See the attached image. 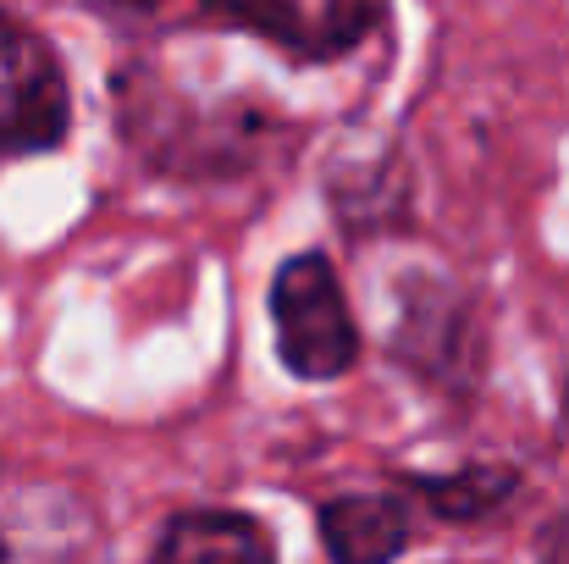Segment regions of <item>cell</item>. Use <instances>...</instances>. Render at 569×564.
<instances>
[{"label": "cell", "instance_id": "5", "mask_svg": "<svg viewBox=\"0 0 569 564\" xmlns=\"http://www.w3.org/2000/svg\"><path fill=\"white\" fill-rule=\"evenodd\" d=\"M321 543L332 564H392L409 548V509L387 493H349L321 509Z\"/></svg>", "mask_w": 569, "mask_h": 564}, {"label": "cell", "instance_id": "3", "mask_svg": "<svg viewBox=\"0 0 569 564\" xmlns=\"http://www.w3.org/2000/svg\"><path fill=\"white\" fill-rule=\"evenodd\" d=\"M299 61H332L381 22L387 0H204Z\"/></svg>", "mask_w": 569, "mask_h": 564}, {"label": "cell", "instance_id": "8", "mask_svg": "<svg viewBox=\"0 0 569 564\" xmlns=\"http://www.w3.org/2000/svg\"><path fill=\"white\" fill-rule=\"evenodd\" d=\"M565 415H569V398H565Z\"/></svg>", "mask_w": 569, "mask_h": 564}, {"label": "cell", "instance_id": "7", "mask_svg": "<svg viewBox=\"0 0 569 564\" xmlns=\"http://www.w3.org/2000/svg\"><path fill=\"white\" fill-rule=\"evenodd\" d=\"M128 6H156V0H128Z\"/></svg>", "mask_w": 569, "mask_h": 564}, {"label": "cell", "instance_id": "4", "mask_svg": "<svg viewBox=\"0 0 569 564\" xmlns=\"http://www.w3.org/2000/svg\"><path fill=\"white\" fill-rule=\"evenodd\" d=\"M150 564H277L271 532L232 509H189L167 521Z\"/></svg>", "mask_w": 569, "mask_h": 564}, {"label": "cell", "instance_id": "2", "mask_svg": "<svg viewBox=\"0 0 569 564\" xmlns=\"http://www.w3.org/2000/svg\"><path fill=\"white\" fill-rule=\"evenodd\" d=\"M72 100L61 61L39 33H28L17 17L0 11V167L56 150L67 139Z\"/></svg>", "mask_w": 569, "mask_h": 564}, {"label": "cell", "instance_id": "1", "mask_svg": "<svg viewBox=\"0 0 569 564\" xmlns=\"http://www.w3.org/2000/svg\"><path fill=\"white\" fill-rule=\"evenodd\" d=\"M271 327H277L282 366L305 382H332L355 366L360 333H355L349 299H343L327 255L282 260V271L271 283Z\"/></svg>", "mask_w": 569, "mask_h": 564}, {"label": "cell", "instance_id": "6", "mask_svg": "<svg viewBox=\"0 0 569 564\" xmlns=\"http://www.w3.org/2000/svg\"><path fill=\"white\" fill-rule=\"evenodd\" d=\"M515 487H520L515 471H503V465H470V471L420 482V498L437 515H448V521H476V515H492L498 504H509Z\"/></svg>", "mask_w": 569, "mask_h": 564}]
</instances>
